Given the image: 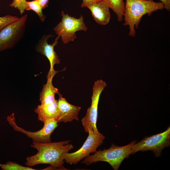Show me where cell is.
<instances>
[{"label": "cell", "mask_w": 170, "mask_h": 170, "mask_svg": "<svg viewBox=\"0 0 170 170\" xmlns=\"http://www.w3.org/2000/svg\"><path fill=\"white\" fill-rule=\"evenodd\" d=\"M70 142L65 140L48 143L33 142L31 146L38 151L35 155L26 157V166L31 167L39 164H47L50 166L42 170H68L63 164L65 155L74 148L72 144H69Z\"/></svg>", "instance_id": "1"}, {"label": "cell", "mask_w": 170, "mask_h": 170, "mask_svg": "<svg viewBox=\"0 0 170 170\" xmlns=\"http://www.w3.org/2000/svg\"><path fill=\"white\" fill-rule=\"evenodd\" d=\"M123 15L124 23L123 25L129 26L128 35L134 37L136 34L134 27L138 29L142 17L146 14L151 15L158 10L164 8L161 2L153 0H126Z\"/></svg>", "instance_id": "2"}, {"label": "cell", "mask_w": 170, "mask_h": 170, "mask_svg": "<svg viewBox=\"0 0 170 170\" xmlns=\"http://www.w3.org/2000/svg\"><path fill=\"white\" fill-rule=\"evenodd\" d=\"M136 142L133 141L122 146L112 143L109 148L96 151L94 154L85 158L82 163L88 166L99 161L105 162L109 163L114 170H117L123 160L128 158L132 148Z\"/></svg>", "instance_id": "3"}, {"label": "cell", "mask_w": 170, "mask_h": 170, "mask_svg": "<svg viewBox=\"0 0 170 170\" xmlns=\"http://www.w3.org/2000/svg\"><path fill=\"white\" fill-rule=\"evenodd\" d=\"M27 15L5 26L0 31V52L14 47L24 35Z\"/></svg>", "instance_id": "4"}, {"label": "cell", "mask_w": 170, "mask_h": 170, "mask_svg": "<svg viewBox=\"0 0 170 170\" xmlns=\"http://www.w3.org/2000/svg\"><path fill=\"white\" fill-rule=\"evenodd\" d=\"M170 145V127L164 132L150 136H146L133 146L131 154L139 151H153L156 157L161 156L162 150Z\"/></svg>", "instance_id": "5"}, {"label": "cell", "mask_w": 170, "mask_h": 170, "mask_svg": "<svg viewBox=\"0 0 170 170\" xmlns=\"http://www.w3.org/2000/svg\"><path fill=\"white\" fill-rule=\"evenodd\" d=\"M61 21L54 28L55 33L60 37L64 43L73 41L76 38L75 32L79 31H86L87 27L84 22V18L81 15L78 19L65 14L63 11L61 13Z\"/></svg>", "instance_id": "6"}, {"label": "cell", "mask_w": 170, "mask_h": 170, "mask_svg": "<svg viewBox=\"0 0 170 170\" xmlns=\"http://www.w3.org/2000/svg\"><path fill=\"white\" fill-rule=\"evenodd\" d=\"M107 84L101 79L95 82L93 87V94L91 99V104L87 110L85 116L81 119L85 131L88 133L91 131L98 133L96 123L98 116V104L100 94Z\"/></svg>", "instance_id": "7"}, {"label": "cell", "mask_w": 170, "mask_h": 170, "mask_svg": "<svg viewBox=\"0 0 170 170\" xmlns=\"http://www.w3.org/2000/svg\"><path fill=\"white\" fill-rule=\"evenodd\" d=\"M88 133L86 140L80 149L74 152H67L65 155L64 160L66 163L76 165L89 156L90 153L95 152L105 138V136L99 132L96 133L89 131Z\"/></svg>", "instance_id": "8"}, {"label": "cell", "mask_w": 170, "mask_h": 170, "mask_svg": "<svg viewBox=\"0 0 170 170\" xmlns=\"http://www.w3.org/2000/svg\"><path fill=\"white\" fill-rule=\"evenodd\" d=\"M7 121L15 131L23 133L31 139L33 142L36 143L51 142L50 139L51 134L58 125L56 121L49 120L43 123V127L39 130L31 132L26 130L17 125L15 122L14 113H12L7 116Z\"/></svg>", "instance_id": "9"}, {"label": "cell", "mask_w": 170, "mask_h": 170, "mask_svg": "<svg viewBox=\"0 0 170 170\" xmlns=\"http://www.w3.org/2000/svg\"><path fill=\"white\" fill-rule=\"evenodd\" d=\"M52 36L50 34L43 35L42 38L39 40L35 47L37 52L45 56L49 60L50 64L49 71L50 72L55 71H56L54 68V65L55 64H59L60 63L59 56L54 50V47L58 44V41L60 37L58 36L52 44H49L47 40L49 38Z\"/></svg>", "instance_id": "10"}, {"label": "cell", "mask_w": 170, "mask_h": 170, "mask_svg": "<svg viewBox=\"0 0 170 170\" xmlns=\"http://www.w3.org/2000/svg\"><path fill=\"white\" fill-rule=\"evenodd\" d=\"M57 103L59 109L58 123L71 122L74 120L79 121L78 114L81 107L68 102L62 95L59 94Z\"/></svg>", "instance_id": "11"}, {"label": "cell", "mask_w": 170, "mask_h": 170, "mask_svg": "<svg viewBox=\"0 0 170 170\" xmlns=\"http://www.w3.org/2000/svg\"><path fill=\"white\" fill-rule=\"evenodd\" d=\"M86 7L91 11L94 20L97 23L105 25L109 23L111 17L109 8L103 0L90 3Z\"/></svg>", "instance_id": "12"}, {"label": "cell", "mask_w": 170, "mask_h": 170, "mask_svg": "<svg viewBox=\"0 0 170 170\" xmlns=\"http://www.w3.org/2000/svg\"><path fill=\"white\" fill-rule=\"evenodd\" d=\"M58 71L48 72L47 77V82L44 84L40 94L39 100L41 105H44L53 103L56 100L55 94H60L58 89L54 87L52 84V79Z\"/></svg>", "instance_id": "13"}, {"label": "cell", "mask_w": 170, "mask_h": 170, "mask_svg": "<svg viewBox=\"0 0 170 170\" xmlns=\"http://www.w3.org/2000/svg\"><path fill=\"white\" fill-rule=\"evenodd\" d=\"M34 111L37 114L38 120L43 123L51 120L57 122L59 114L57 100L49 104L39 105Z\"/></svg>", "instance_id": "14"}, {"label": "cell", "mask_w": 170, "mask_h": 170, "mask_svg": "<svg viewBox=\"0 0 170 170\" xmlns=\"http://www.w3.org/2000/svg\"><path fill=\"white\" fill-rule=\"evenodd\" d=\"M116 14L118 22L123 19L125 4L123 0H103Z\"/></svg>", "instance_id": "15"}, {"label": "cell", "mask_w": 170, "mask_h": 170, "mask_svg": "<svg viewBox=\"0 0 170 170\" xmlns=\"http://www.w3.org/2000/svg\"><path fill=\"white\" fill-rule=\"evenodd\" d=\"M25 10L33 11L38 15L42 22L44 21L46 16L42 13V8L36 0L26 1Z\"/></svg>", "instance_id": "16"}, {"label": "cell", "mask_w": 170, "mask_h": 170, "mask_svg": "<svg viewBox=\"0 0 170 170\" xmlns=\"http://www.w3.org/2000/svg\"><path fill=\"white\" fill-rule=\"evenodd\" d=\"M2 170H35L31 167L23 166L17 163L8 161L4 164L0 163Z\"/></svg>", "instance_id": "17"}, {"label": "cell", "mask_w": 170, "mask_h": 170, "mask_svg": "<svg viewBox=\"0 0 170 170\" xmlns=\"http://www.w3.org/2000/svg\"><path fill=\"white\" fill-rule=\"evenodd\" d=\"M19 18L17 16L10 15L0 17V31L6 25L17 20Z\"/></svg>", "instance_id": "18"}, {"label": "cell", "mask_w": 170, "mask_h": 170, "mask_svg": "<svg viewBox=\"0 0 170 170\" xmlns=\"http://www.w3.org/2000/svg\"><path fill=\"white\" fill-rule=\"evenodd\" d=\"M26 1V0H13L9 5L11 7L18 9L21 14L25 10Z\"/></svg>", "instance_id": "19"}, {"label": "cell", "mask_w": 170, "mask_h": 170, "mask_svg": "<svg viewBox=\"0 0 170 170\" xmlns=\"http://www.w3.org/2000/svg\"><path fill=\"white\" fill-rule=\"evenodd\" d=\"M40 5L42 9L48 7V0H36Z\"/></svg>", "instance_id": "20"}, {"label": "cell", "mask_w": 170, "mask_h": 170, "mask_svg": "<svg viewBox=\"0 0 170 170\" xmlns=\"http://www.w3.org/2000/svg\"><path fill=\"white\" fill-rule=\"evenodd\" d=\"M164 4V8L170 11V0H160Z\"/></svg>", "instance_id": "21"}, {"label": "cell", "mask_w": 170, "mask_h": 170, "mask_svg": "<svg viewBox=\"0 0 170 170\" xmlns=\"http://www.w3.org/2000/svg\"><path fill=\"white\" fill-rule=\"evenodd\" d=\"M103 0H82V3L81 4V7H86L89 3L95 2L102 1Z\"/></svg>", "instance_id": "22"}]
</instances>
